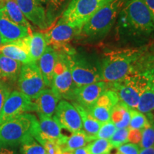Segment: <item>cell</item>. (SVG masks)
<instances>
[{"instance_id":"cell-1","label":"cell","mask_w":154,"mask_h":154,"mask_svg":"<svg viewBox=\"0 0 154 154\" xmlns=\"http://www.w3.org/2000/svg\"><path fill=\"white\" fill-rule=\"evenodd\" d=\"M154 36V20L142 0H128L119 15L115 38L124 44L141 47Z\"/></svg>"},{"instance_id":"cell-2","label":"cell","mask_w":154,"mask_h":154,"mask_svg":"<svg viewBox=\"0 0 154 154\" xmlns=\"http://www.w3.org/2000/svg\"><path fill=\"white\" fill-rule=\"evenodd\" d=\"M147 49L141 46L106 50L100 63L102 81L111 84L123 79Z\"/></svg>"},{"instance_id":"cell-3","label":"cell","mask_w":154,"mask_h":154,"mask_svg":"<svg viewBox=\"0 0 154 154\" xmlns=\"http://www.w3.org/2000/svg\"><path fill=\"white\" fill-rule=\"evenodd\" d=\"M128 0H111L83 25L78 38L87 42L102 39L114 26L123 7Z\"/></svg>"},{"instance_id":"cell-4","label":"cell","mask_w":154,"mask_h":154,"mask_svg":"<svg viewBox=\"0 0 154 154\" xmlns=\"http://www.w3.org/2000/svg\"><path fill=\"white\" fill-rule=\"evenodd\" d=\"M64 53L71 74L76 87L102 81L100 64L94 62L89 57L79 53L71 47Z\"/></svg>"},{"instance_id":"cell-5","label":"cell","mask_w":154,"mask_h":154,"mask_svg":"<svg viewBox=\"0 0 154 154\" xmlns=\"http://www.w3.org/2000/svg\"><path fill=\"white\" fill-rule=\"evenodd\" d=\"M35 116L24 113L0 125V147L13 148L19 146L36 120Z\"/></svg>"},{"instance_id":"cell-6","label":"cell","mask_w":154,"mask_h":154,"mask_svg":"<svg viewBox=\"0 0 154 154\" xmlns=\"http://www.w3.org/2000/svg\"><path fill=\"white\" fill-rule=\"evenodd\" d=\"M111 0H72L61 19L74 26L82 28L96 11Z\"/></svg>"},{"instance_id":"cell-7","label":"cell","mask_w":154,"mask_h":154,"mask_svg":"<svg viewBox=\"0 0 154 154\" xmlns=\"http://www.w3.org/2000/svg\"><path fill=\"white\" fill-rule=\"evenodd\" d=\"M58 54L51 88L61 100L72 101L76 86L73 81L66 54L62 52Z\"/></svg>"},{"instance_id":"cell-8","label":"cell","mask_w":154,"mask_h":154,"mask_svg":"<svg viewBox=\"0 0 154 154\" xmlns=\"http://www.w3.org/2000/svg\"><path fill=\"white\" fill-rule=\"evenodd\" d=\"M17 85L19 91L32 101L37 97L46 87L37 63L30 62L22 65Z\"/></svg>"},{"instance_id":"cell-9","label":"cell","mask_w":154,"mask_h":154,"mask_svg":"<svg viewBox=\"0 0 154 154\" xmlns=\"http://www.w3.org/2000/svg\"><path fill=\"white\" fill-rule=\"evenodd\" d=\"M81 31V27L72 26L60 19L55 26L45 32L44 36L47 45L60 52L69 47L73 39L79 37Z\"/></svg>"},{"instance_id":"cell-10","label":"cell","mask_w":154,"mask_h":154,"mask_svg":"<svg viewBox=\"0 0 154 154\" xmlns=\"http://www.w3.org/2000/svg\"><path fill=\"white\" fill-rule=\"evenodd\" d=\"M36 111L34 102L19 91H13L5 101L0 113V125L19 116Z\"/></svg>"},{"instance_id":"cell-11","label":"cell","mask_w":154,"mask_h":154,"mask_svg":"<svg viewBox=\"0 0 154 154\" xmlns=\"http://www.w3.org/2000/svg\"><path fill=\"white\" fill-rule=\"evenodd\" d=\"M38 120L34 121L32 126L31 135H32L38 143H41L44 140L54 141L59 146H61L65 141L67 136L61 133V128L51 116H47L38 114Z\"/></svg>"},{"instance_id":"cell-12","label":"cell","mask_w":154,"mask_h":154,"mask_svg":"<svg viewBox=\"0 0 154 154\" xmlns=\"http://www.w3.org/2000/svg\"><path fill=\"white\" fill-rule=\"evenodd\" d=\"M53 118L61 129L71 133L82 130V122L79 113L70 102L61 99L58 103Z\"/></svg>"},{"instance_id":"cell-13","label":"cell","mask_w":154,"mask_h":154,"mask_svg":"<svg viewBox=\"0 0 154 154\" xmlns=\"http://www.w3.org/2000/svg\"><path fill=\"white\" fill-rule=\"evenodd\" d=\"M108 88L109 84L103 81L76 87L74 90L72 102L88 109Z\"/></svg>"},{"instance_id":"cell-14","label":"cell","mask_w":154,"mask_h":154,"mask_svg":"<svg viewBox=\"0 0 154 154\" xmlns=\"http://www.w3.org/2000/svg\"><path fill=\"white\" fill-rule=\"evenodd\" d=\"M119 101L116 93L109 88L87 110L96 120L103 124L111 121V111Z\"/></svg>"},{"instance_id":"cell-15","label":"cell","mask_w":154,"mask_h":154,"mask_svg":"<svg viewBox=\"0 0 154 154\" xmlns=\"http://www.w3.org/2000/svg\"><path fill=\"white\" fill-rule=\"evenodd\" d=\"M26 19L41 29L49 27V21L45 9L36 0H15Z\"/></svg>"},{"instance_id":"cell-16","label":"cell","mask_w":154,"mask_h":154,"mask_svg":"<svg viewBox=\"0 0 154 154\" xmlns=\"http://www.w3.org/2000/svg\"><path fill=\"white\" fill-rule=\"evenodd\" d=\"M30 34V29L11 22L0 9V35L2 44L21 39Z\"/></svg>"},{"instance_id":"cell-17","label":"cell","mask_w":154,"mask_h":154,"mask_svg":"<svg viewBox=\"0 0 154 154\" xmlns=\"http://www.w3.org/2000/svg\"><path fill=\"white\" fill-rule=\"evenodd\" d=\"M0 54L25 64L34 62L29 54L27 36L0 46Z\"/></svg>"},{"instance_id":"cell-18","label":"cell","mask_w":154,"mask_h":154,"mask_svg":"<svg viewBox=\"0 0 154 154\" xmlns=\"http://www.w3.org/2000/svg\"><path fill=\"white\" fill-rule=\"evenodd\" d=\"M61 99L52 91L51 88H45L33 100L36 105L38 114L52 117Z\"/></svg>"},{"instance_id":"cell-19","label":"cell","mask_w":154,"mask_h":154,"mask_svg":"<svg viewBox=\"0 0 154 154\" xmlns=\"http://www.w3.org/2000/svg\"><path fill=\"white\" fill-rule=\"evenodd\" d=\"M58 54H59L54 48L47 46L44 54L36 62L42 73L45 86L49 88L51 86L54 70L58 59Z\"/></svg>"},{"instance_id":"cell-20","label":"cell","mask_w":154,"mask_h":154,"mask_svg":"<svg viewBox=\"0 0 154 154\" xmlns=\"http://www.w3.org/2000/svg\"><path fill=\"white\" fill-rule=\"evenodd\" d=\"M22 63L0 54V75L4 82L14 84L18 80Z\"/></svg>"},{"instance_id":"cell-21","label":"cell","mask_w":154,"mask_h":154,"mask_svg":"<svg viewBox=\"0 0 154 154\" xmlns=\"http://www.w3.org/2000/svg\"><path fill=\"white\" fill-rule=\"evenodd\" d=\"M72 104L74 106L79 113L82 122V130L89 137L90 139L93 140L95 139L96 135L99 131L102 123L94 118L91 113L88 112L87 109L81 106L80 105L72 102Z\"/></svg>"},{"instance_id":"cell-22","label":"cell","mask_w":154,"mask_h":154,"mask_svg":"<svg viewBox=\"0 0 154 154\" xmlns=\"http://www.w3.org/2000/svg\"><path fill=\"white\" fill-rule=\"evenodd\" d=\"M27 42L30 57L34 62H37L47 47L44 34L38 32L30 34L27 36Z\"/></svg>"},{"instance_id":"cell-23","label":"cell","mask_w":154,"mask_h":154,"mask_svg":"<svg viewBox=\"0 0 154 154\" xmlns=\"http://www.w3.org/2000/svg\"><path fill=\"white\" fill-rule=\"evenodd\" d=\"M7 18L15 24L25 26L31 30V25L19 9L15 0H6L5 6L0 8Z\"/></svg>"},{"instance_id":"cell-24","label":"cell","mask_w":154,"mask_h":154,"mask_svg":"<svg viewBox=\"0 0 154 154\" xmlns=\"http://www.w3.org/2000/svg\"><path fill=\"white\" fill-rule=\"evenodd\" d=\"M131 119V109L119 101L112 109L111 121L117 128H128Z\"/></svg>"},{"instance_id":"cell-25","label":"cell","mask_w":154,"mask_h":154,"mask_svg":"<svg viewBox=\"0 0 154 154\" xmlns=\"http://www.w3.org/2000/svg\"><path fill=\"white\" fill-rule=\"evenodd\" d=\"M92 140L83 130L74 133L67 136L65 141L60 147L62 151H73L74 150L85 147Z\"/></svg>"},{"instance_id":"cell-26","label":"cell","mask_w":154,"mask_h":154,"mask_svg":"<svg viewBox=\"0 0 154 154\" xmlns=\"http://www.w3.org/2000/svg\"><path fill=\"white\" fill-rule=\"evenodd\" d=\"M136 110L146 115L154 111V79L149 83L140 94Z\"/></svg>"},{"instance_id":"cell-27","label":"cell","mask_w":154,"mask_h":154,"mask_svg":"<svg viewBox=\"0 0 154 154\" xmlns=\"http://www.w3.org/2000/svg\"><path fill=\"white\" fill-rule=\"evenodd\" d=\"M20 154H47L44 147L31 134H28L19 144Z\"/></svg>"},{"instance_id":"cell-28","label":"cell","mask_w":154,"mask_h":154,"mask_svg":"<svg viewBox=\"0 0 154 154\" xmlns=\"http://www.w3.org/2000/svg\"><path fill=\"white\" fill-rule=\"evenodd\" d=\"M86 149L88 154H107L112 150L113 147L109 140L96 138L88 143Z\"/></svg>"},{"instance_id":"cell-29","label":"cell","mask_w":154,"mask_h":154,"mask_svg":"<svg viewBox=\"0 0 154 154\" xmlns=\"http://www.w3.org/2000/svg\"><path fill=\"white\" fill-rule=\"evenodd\" d=\"M151 121L147 118L146 114L140 112L136 109H131L130 123L128 128L129 129L143 130Z\"/></svg>"},{"instance_id":"cell-30","label":"cell","mask_w":154,"mask_h":154,"mask_svg":"<svg viewBox=\"0 0 154 154\" xmlns=\"http://www.w3.org/2000/svg\"><path fill=\"white\" fill-rule=\"evenodd\" d=\"M141 140L139 143L140 149H147L154 146V126L151 122L141 130Z\"/></svg>"},{"instance_id":"cell-31","label":"cell","mask_w":154,"mask_h":154,"mask_svg":"<svg viewBox=\"0 0 154 154\" xmlns=\"http://www.w3.org/2000/svg\"><path fill=\"white\" fill-rule=\"evenodd\" d=\"M128 128H117L116 132L109 139V141L112 146L113 149H118L119 146L123 144L128 143Z\"/></svg>"},{"instance_id":"cell-32","label":"cell","mask_w":154,"mask_h":154,"mask_svg":"<svg viewBox=\"0 0 154 154\" xmlns=\"http://www.w3.org/2000/svg\"><path fill=\"white\" fill-rule=\"evenodd\" d=\"M116 130V126L111 121L103 123L100 127L99 131L96 135L95 139L96 138H103V139L109 140Z\"/></svg>"},{"instance_id":"cell-33","label":"cell","mask_w":154,"mask_h":154,"mask_svg":"<svg viewBox=\"0 0 154 154\" xmlns=\"http://www.w3.org/2000/svg\"><path fill=\"white\" fill-rule=\"evenodd\" d=\"M40 144L43 146L47 154H61L63 152L60 146L54 141L44 140Z\"/></svg>"},{"instance_id":"cell-34","label":"cell","mask_w":154,"mask_h":154,"mask_svg":"<svg viewBox=\"0 0 154 154\" xmlns=\"http://www.w3.org/2000/svg\"><path fill=\"white\" fill-rule=\"evenodd\" d=\"M139 145L131 143H126L117 149L116 154H139Z\"/></svg>"},{"instance_id":"cell-35","label":"cell","mask_w":154,"mask_h":154,"mask_svg":"<svg viewBox=\"0 0 154 154\" xmlns=\"http://www.w3.org/2000/svg\"><path fill=\"white\" fill-rule=\"evenodd\" d=\"M11 93V88L7 83L0 80V113L2 110L5 101Z\"/></svg>"},{"instance_id":"cell-36","label":"cell","mask_w":154,"mask_h":154,"mask_svg":"<svg viewBox=\"0 0 154 154\" xmlns=\"http://www.w3.org/2000/svg\"><path fill=\"white\" fill-rule=\"evenodd\" d=\"M141 131L137 129H129L128 135V143L139 145L141 140Z\"/></svg>"},{"instance_id":"cell-37","label":"cell","mask_w":154,"mask_h":154,"mask_svg":"<svg viewBox=\"0 0 154 154\" xmlns=\"http://www.w3.org/2000/svg\"><path fill=\"white\" fill-rule=\"evenodd\" d=\"M65 1H66V0H47L46 3L48 5L49 14H51V13L53 14V12L59 10L61 6L63 5V4L64 3ZM50 14L48 16V21H49Z\"/></svg>"},{"instance_id":"cell-38","label":"cell","mask_w":154,"mask_h":154,"mask_svg":"<svg viewBox=\"0 0 154 154\" xmlns=\"http://www.w3.org/2000/svg\"><path fill=\"white\" fill-rule=\"evenodd\" d=\"M142 1L143 2L146 7H148V9H149V11H151L154 20V0H142Z\"/></svg>"},{"instance_id":"cell-39","label":"cell","mask_w":154,"mask_h":154,"mask_svg":"<svg viewBox=\"0 0 154 154\" xmlns=\"http://www.w3.org/2000/svg\"><path fill=\"white\" fill-rule=\"evenodd\" d=\"M0 154H17L11 148L0 147Z\"/></svg>"},{"instance_id":"cell-40","label":"cell","mask_w":154,"mask_h":154,"mask_svg":"<svg viewBox=\"0 0 154 154\" xmlns=\"http://www.w3.org/2000/svg\"><path fill=\"white\" fill-rule=\"evenodd\" d=\"M139 154H154V146L147 149H140Z\"/></svg>"},{"instance_id":"cell-41","label":"cell","mask_w":154,"mask_h":154,"mask_svg":"<svg viewBox=\"0 0 154 154\" xmlns=\"http://www.w3.org/2000/svg\"><path fill=\"white\" fill-rule=\"evenodd\" d=\"M72 152L73 154H88L87 150L86 149V146L85 147L80 148V149L74 150V151H73Z\"/></svg>"},{"instance_id":"cell-42","label":"cell","mask_w":154,"mask_h":154,"mask_svg":"<svg viewBox=\"0 0 154 154\" xmlns=\"http://www.w3.org/2000/svg\"><path fill=\"white\" fill-rule=\"evenodd\" d=\"M36 1L37 2H38V4H40V5H42V4L46 3V2H47V0H36Z\"/></svg>"},{"instance_id":"cell-43","label":"cell","mask_w":154,"mask_h":154,"mask_svg":"<svg viewBox=\"0 0 154 154\" xmlns=\"http://www.w3.org/2000/svg\"><path fill=\"white\" fill-rule=\"evenodd\" d=\"M61 154H73L72 151H63Z\"/></svg>"},{"instance_id":"cell-44","label":"cell","mask_w":154,"mask_h":154,"mask_svg":"<svg viewBox=\"0 0 154 154\" xmlns=\"http://www.w3.org/2000/svg\"><path fill=\"white\" fill-rule=\"evenodd\" d=\"M2 44V36L0 35V46H1Z\"/></svg>"},{"instance_id":"cell-45","label":"cell","mask_w":154,"mask_h":154,"mask_svg":"<svg viewBox=\"0 0 154 154\" xmlns=\"http://www.w3.org/2000/svg\"><path fill=\"white\" fill-rule=\"evenodd\" d=\"M2 79V77H1V75H0V80Z\"/></svg>"},{"instance_id":"cell-46","label":"cell","mask_w":154,"mask_h":154,"mask_svg":"<svg viewBox=\"0 0 154 154\" xmlns=\"http://www.w3.org/2000/svg\"><path fill=\"white\" fill-rule=\"evenodd\" d=\"M152 123H153V126H154V121H153V122H152Z\"/></svg>"},{"instance_id":"cell-47","label":"cell","mask_w":154,"mask_h":154,"mask_svg":"<svg viewBox=\"0 0 154 154\" xmlns=\"http://www.w3.org/2000/svg\"><path fill=\"white\" fill-rule=\"evenodd\" d=\"M107 154H109V153H107Z\"/></svg>"},{"instance_id":"cell-48","label":"cell","mask_w":154,"mask_h":154,"mask_svg":"<svg viewBox=\"0 0 154 154\" xmlns=\"http://www.w3.org/2000/svg\"><path fill=\"white\" fill-rule=\"evenodd\" d=\"M0 1H1V0H0Z\"/></svg>"}]
</instances>
